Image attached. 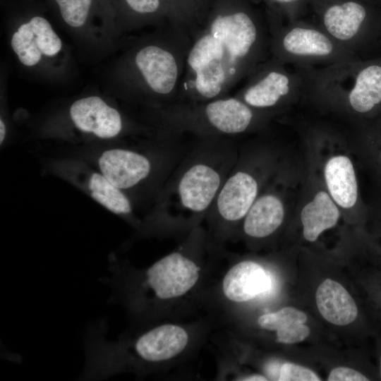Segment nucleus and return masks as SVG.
Here are the masks:
<instances>
[{
  "label": "nucleus",
  "mask_w": 381,
  "mask_h": 381,
  "mask_svg": "<svg viewBox=\"0 0 381 381\" xmlns=\"http://www.w3.org/2000/svg\"><path fill=\"white\" fill-rule=\"evenodd\" d=\"M267 22L250 0H212L192 35L177 101L221 98L270 57Z\"/></svg>",
  "instance_id": "f257e3e1"
},
{
  "label": "nucleus",
  "mask_w": 381,
  "mask_h": 381,
  "mask_svg": "<svg viewBox=\"0 0 381 381\" xmlns=\"http://www.w3.org/2000/svg\"><path fill=\"white\" fill-rule=\"evenodd\" d=\"M238 153L235 137L195 136L156 199V219L179 229L205 219Z\"/></svg>",
  "instance_id": "f03ea898"
},
{
  "label": "nucleus",
  "mask_w": 381,
  "mask_h": 381,
  "mask_svg": "<svg viewBox=\"0 0 381 381\" xmlns=\"http://www.w3.org/2000/svg\"><path fill=\"white\" fill-rule=\"evenodd\" d=\"M270 114L227 95L205 102L177 101L156 109L159 130L197 137L236 138L265 123Z\"/></svg>",
  "instance_id": "7ed1b4c3"
},
{
  "label": "nucleus",
  "mask_w": 381,
  "mask_h": 381,
  "mask_svg": "<svg viewBox=\"0 0 381 381\" xmlns=\"http://www.w3.org/2000/svg\"><path fill=\"white\" fill-rule=\"evenodd\" d=\"M303 96L367 113L381 103V64L355 60L306 69Z\"/></svg>",
  "instance_id": "20e7f679"
},
{
  "label": "nucleus",
  "mask_w": 381,
  "mask_h": 381,
  "mask_svg": "<svg viewBox=\"0 0 381 381\" xmlns=\"http://www.w3.org/2000/svg\"><path fill=\"white\" fill-rule=\"evenodd\" d=\"M191 42L188 30L170 23L159 40L143 44L133 55L136 83L159 102L158 107L178 100Z\"/></svg>",
  "instance_id": "39448f33"
},
{
  "label": "nucleus",
  "mask_w": 381,
  "mask_h": 381,
  "mask_svg": "<svg viewBox=\"0 0 381 381\" xmlns=\"http://www.w3.org/2000/svg\"><path fill=\"white\" fill-rule=\"evenodd\" d=\"M268 28L270 56L283 64L308 69L358 60L316 23L300 19Z\"/></svg>",
  "instance_id": "423d86ee"
},
{
  "label": "nucleus",
  "mask_w": 381,
  "mask_h": 381,
  "mask_svg": "<svg viewBox=\"0 0 381 381\" xmlns=\"http://www.w3.org/2000/svg\"><path fill=\"white\" fill-rule=\"evenodd\" d=\"M306 69L283 64L270 56L246 78L234 95L249 107L272 112L303 96Z\"/></svg>",
  "instance_id": "0eeeda50"
},
{
  "label": "nucleus",
  "mask_w": 381,
  "mask_h": 381,
  "mask_svg": "<svg viewBox=\"0 0 381 381\" xmlns=\"http://www.w3.org/2000/svg\"><path fill=\"white\" fill-rule=\"evenodd\" d=\"M250 162L238 146L236 161L205 218L218 234L229 233L242 222L260 195V177Z\"/></svg>",
  "instance_id": "6e6552de"
},
{
  "label": "nucleus",
  "mask_w": 381,
  "mask_h": 381,
  "mask_svg": "<svg viewBox=\"0 0 381 381\" xmlns=\"http://www.w3.org/2000/svg\"><path fill=\"white\" fill-rule=\"evenodd\" d=\"M316 23L334 41L356 55L369 12L360 0H311Z\"/></svg>",
  "instance_id": "1a4fd4ad"
},
{
  "label": "nucleus",
  "mask_w": 381,
  "mask_h": 381,
  "mask_svg": "<svg viewBox=\"0 0 381 381\" xmlns=\"http://www.w3.org/2000/svg\"><path fill=\"white\" fill-rule=\"evenodd\" d=\"M200 267L187 253H171L152 264L146 271V282L159 299L185 295L197 283Z\"/></svg>",
  "instance_id": "9d476101"
},
{
  "label": "nucleus",
  "mask_w": 381,
  "mask_h": 381,
  "mask_svg": "<svg viewBox=\"0 0 381 381\" xmlns=\"http://www.w3.org/2000/svg\"><path fill=\"white\" fill-rule=\"evenodd\" d=\"M70 115L78 129L100 138H114L123 130L120 113L99 97L76 100L70 108Z\"/></svg>",
  "instance_id": "9b49d317"
},
{
  "label": "nucleus",
  "mask_w": 381,
  "mask_h": 381,
  "mask_svg": "<svg viewBox=\"0 0 381 381\" xmlns=\"http://www.w3.org/2000/svg\"><path fill=\"white\" fill-rule=\"evenodd\" d=\"M187 332L181 327L165 324L140 336L134 348L138 356L148 362L171 359L181 353L188 343Z\"/></svg>",
  "instance_id": "f8f14e48"
},
{
  "label": "nucleus",
  "mask_w": 381,
  "mask_h": 381,
  "mask_svg": "<svg viewBox=\"0 0 381 381\" xmlns=\"http://www.w3.org/2000/svg\"><path fill=\"white\" fill-rule=\"evenodd\" d=\"M271 286V279L265 269L252 260L233 265L222 282L224 296L234 302H246L264 294Z\"/></svg>",
  "instance_id": "ddd939ff"
},
{
  "label": "nucleus",
  "mask_w": 381,
  "mask_h": 381,
  "mask_svg": "<svg viewBox=\"0 0 381 381\" xmlns=\"http://www.w3.org/2000/svg\"><path fill=\"white\" fill-rule=\"evenodd\" d=\"M284 207L279 195L272 192L259 195L242 221L243 233L253 238L272 235L282 225Z\"/></svg>",
  "instance_id": "4468645a"
},
{
  "label": "nucleus",
  "mask_w": 381,
  "mask_h": 381,
  "mask_svg": "<svg viewBox=\"0 0 381 381\" xmlns=\"http://www.w3.org/2000/svg\"><path fill=\"white\" fill-rule=\"evenodd\" d=\"M315 301L321 315L334 325H346L357 317L358 308L353 298L341 284L331 279L319 286Z\"/></svg>",
  "instance_id": "2eb2a0df"
},
{
  "label": "nucleus",
  "mask_w": 381,
  "mask_h": 381,
  "mask_svg": "<svg viewBox=\"0 0 381 381\" xmlns=\"http://www.w3.org/2000/svg\"><path fill=\"white\" fill-rule=\"evenodd\" d=\"M325 179L333 200L344 208L353 207L357 200L358 186L353 164L344 155L330 158L325 167Z\"/></svg>",
  "instance_id": "dca6fc26"
},
{
  "label": "nucleus",
  "mask_w": 381,
  "mask_h": 381,
  "mask_svg": "<svg viewBox=\"0 0 381 381\" xmlns=\"http://www.w3.org/2000/svg\"><path fill=\"white\" fill-rule=\"evenodd\" d=\"M307 315L293 307H284L274 313L263 314L258 319L259 326L265 329L275 331L277 341L285 344L301 342L310 334L306 325Z\"/></svg>",
  "instance_id": "f3484780"
},
{
  "label": "nucleus",
  "mask_w": 381,
  "mask_h": 381,
  "mask_svg": "<svg viewBox=\"0 0 381 381\" xmlns=\"http://www.w3.org/2000/svg\"><path fill=\"white\" fill-rule=\"evenodd\" d=\"M339 218V211L329 194L318 192L301 213L304 238L315 241L325 230L334 227Z\"/></svg>",
  "instance_id": "a211bd4d"
},
{
  "label": "nucleus",
  "mask_w": 381,
  "mask_h": 381,
  "mask_svg": "<svg viewBox=\"0 0 381 381\" xmlns=\"http://www.w3.org/2000/svg\"><path fill=\"white\" fill-rule=\"evenodd\" d=\"M88 187L91 196L109 211L121 215L132 214L133 205L129 197L102 174H92Z\"/></svg>",
  "instance_id": "6ab92c4d"
},
{
  "label": "nucleus",
  "mask_w": 381,
  "mask_h": 381,
  "mask_svg": "<svg viewBox=\"0 0 381 381\" xmlns=\"http://www.w3.org/2000/svg\"><path fill=\"white\" fill-rule=\"evenodd\" d=\"M170 16L171 23L183 28L192 35L205 21L195 0H162Z\"/></svg>",
  "instance_id": "aec40b11"
},
{
  "label": "nucleus",
  "mask_w": 381,
  "mask_h": 381,
  "mask_svg": "<svg viewBox=\"0 0 381 381\" xmlns=\"http://www.w3.org/2000/svg\"><path fill=\"white\" fill-rule=\"evenodd\" d=\"M267 6V23L282 24L302 19L311 0H263Z\"/></svg>",
  "instance_id": "412c9836"
},
{
  "label": "nucleus",
  "mask_w": 381,
  "mask_h": 381,
  "mask_svg": "<svg viewBox=\"0 0 381 381\" xmlns=\"http://www.w3.org/2000/svg\"><path fill=\"white\" fill-rule=\"evenodd\" d=\"M11 47L20 61L27 66L36 65L42 58V54L37 47L29 22L20 25L13 33Z\"/></svg>",
  "instance_id": "4be33fe9"
},
{
  "label": "nucleus",
  "mask_w": 381,
  "mask_h": 381,
  "mask_svg": "<svg viewBox=\"0 0 381 381\" xmlns=\"http://www.w3.org/2000/svg\"><path fill=\"white\" fill-rule=\"evenodd\" d=\"M126 16L137 21L166 18L170 23L168 10L162 0H118Z\"/></svg>",
  "instance_id": "5701e85b"
},
{
  "label": "nucleus",
  "mask_w": 381,
  "mask_h": 381,
  "mask_svg": "<svg viewBox=\"0 0 381 381\" xmlns=\"http://www.w3.org/2000/svg\"><path fill=\"white\" fill-rule=\"evenodd\" d=\"M28 22L42 54L47 56L56 55L61 49L62 43L48 20L42 16H36Z\"/></svg>",
  "instance_id": "b1692460"
},
{
  "label": "nucleus",
  "mask_w": 381,
  "mask_h": 381,
  "mask_svg": "<svg viewBox=\"0 0 381 381\" xmlns=\"http://www.w3.org/2000/svg\"><path fill=\"white\" fill-rule=\"evenodd\" d=\"M64 22L73 28L82 27L91 11L93 0H54Z\"/></svg>",
  "instance_id": "393cba45"
},
{
  "label": "nucleus",
  "mask_w": 381,
  "mask_h": 381,
  "mask_svg": "<svg viewBox=\"0 0 381 381\" xmlns=\"http://www.w3.org/2000/svg\"><path fill=\"white\" fill-rule=\"evenodd\" d=\"M320 377L306 367L289 362L284 363L280 368L279 381H320Z\"/></svg>",
  "instance_id": "a878e982"
},
{
  "label": "nucleus",
  "mask_w": 381,
  "mask_h": 381,
  "mask_svg": "<svg viewBox=\"0 0 381 381\" xmlns=\"http://www.w3.org/2000/svg\"><path fill=\"white\" fill-rule=\"evenodd\" d=\"M328 381H368L361 373L346 367H337L329 374Z\"/></svg>",
  "instance_id": "bb28decb"
},
{
  "label": "nucleus",
  "mask_w": 381,
  "mask_h": 381,
  "mask_svg": "<svg viewBox=\"0 0 381 381\" xmlns=\"http://www.w3.org/2000/svg\"><path fill=\"white\" fill-rule=\"evenodd\" d=\"M195 1L200 11H201L202 14L205 18L208 13V11L210 9L212 0H195Z\"/></svg>",
  "instance_id": "cd10ccee"
},
{
  "label": "nucleus",
  "mask_w": 381,
  "mask_h": 381,
  "mask_svg": "<svg viewBox=\"0 0 381 381\" xmlns=\"http://www.w3.org/2000/svg\"><path fill=\"white\" fill-rule=\"evenodd\" d=\"M241 380H246V381H266L267 379L266 377L261 375H251L247 377H243V379H241Z\"/></svg>",
  "instance_id": "c85d7f7f"
},
{
  "label": "nucleus",
  "mask_w": 381,
  "mask_h": 381,
  "mask_svg": "<svg viewBox=\"0 0 381 381\" xmlns=\"http://www.w3.org/2000/svg\"><path fill=\"white\" fill-rule=\"evenodd\" d=\"M6 134V128L2 119L0 120V143L2 144Z\"/></svg>",
  "instance_id": "c756f323"
},
{
  "label": "nucleus",
  "mask_w": 381,
  "mask_h": 381,
  "mask_svg": "<svg viewBox=\"0 0 381 381\" xmlns=\"http://www.w3.org/2000/svg\"><path fill=\"white\" fill-rule=\"evenodd\" d=\"M380 376H381V357H380Z\"/></svg>",
  "instance_id": "7c9ffc66"
}]
</instances>
